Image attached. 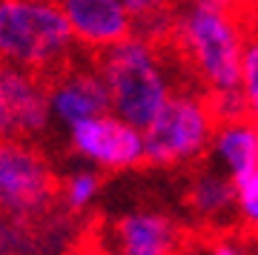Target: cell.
Segmentation results:
<instances>
[{"label":"cell","instance_id":"cell-12","mask_svg":"<svg viewBox=\"0 0 258 255\" xmlns=\"http://www.w3.org/2000/svg\"><path fill=\"white\" fill-rule=\"evenodd\" d=\"M241 92L249 115L258 120V20L244 32V57H241Z\"/></svg>","mask_w":258,"mask_h":255},{"label":"cell","instance_id":"cell-4","mask_svg":"<svg viewBox=\"0 0 258 255\" xmlns=\"http://www.w3.org/2000/svg\"><path fill=\"white\" fill-rule=\"evenodd\" d=\"M215 120L204 92H172L164 109L144 129V166L175 169L192 166L210 155Z\"/></svg>","mask_w":258,"mask_h":255},{"label":"cell","instance_id":"cell-14","mask_svg":"<svg viewBox=\"0 0 258 255\" xmlns=\"http://www.w3.org/2000/svg\"><path fill=\"white\" fill-rule=\"evenodd\" d=\"M98 186H101V178H98V175H92V172L72 175L69 181H63V207L69 212L83 210V207L95 198Z\"/></svg>","mask_w":258,"mask_h":255},{"label":"cell","instance_id":"cell-8","mask_svg":"<svg viewBox=\"0 0 258 255\" xmlns=\"http://www.w3.org/2000/svg\"><path fill=\"white\" fill-rule=\"evenodd\" d=\"M49 92H52V112L69 126L78 120L112 112L109 86H106L103 72L98 69L95 49H89V46H86V55L81 49L75 52V60L52 83Z\"/></svg>","mask_w":258,"mask_h":255},{"label":"cell","instance_id":"cell-5","mask_svg":"<svg viewBox=\"0 0 258 255\" xmlns=\"http://www.w3.org/2000/svg\"><path fill=\"white\" fill-rule=\"evenodd\" d=\"M63 181L32 141L0 138V210L18 221L43 227L55 221Z\"/></svg>","mask_w":258,"mask_h":255},{"label":"cell","instance_id":"cell-11","mask_svg":"<svg viewBox=\"0 0 258 255\" xmlns=\"http://www.w3.org/2000/svg\"><path fill=\"white\" fill-rule=\"evenodd\" d=\"M215 149L224 155L232 181L247 178L258 169V123L255 120H230L215 129Z\"/></svg>","mask_w":258,"mask_h":255},{"label":"cell","instance_id":"cell-6","mask_svg":"<svg viewBox=\"0 0 258 255\" xmlns=\"http://www.w3.org/2000/svg\"><path fill=\"white\" fill-rule=\"evenodd\" d=\"M52 92L29 66L0 57V138L35 141L49 126Z\"/></svg>","mask_w":258,"mask_h":255},{"label":"cell","instance_id":"cell-7","mask_svg":"<svg viewBox=\"0 0 258 255\" xmlns=\"http://www.w3.org/2000/svg\"><path fill=\"white\" fill-rule=\"evenodd\" d=\"M103 232L112 255H192L201 244L195 227H184L164 212H132Z\"/></svg>","mask_w":258,"mask_h":255},{"label":"cell","instance_id":"cell-13","mask_svg":"<svg viewBox=\"0 0 258 255\" xmlns=\"http://www.w3.org/2000/svg\"><path fill=\"white\" fill-rule=\"evenodd\" d=\"M178 3L227 12L230 18H235V23L241 26V32H247V29L258 20V0H178Z\"/></svg>","mask_w":258,"mask_h":255},{"label":"cell","instance_id":"cell-2","mask_svg":"<svg viewBox=\"0 0 258 255\" xmlns=\"http://www.w3.org/2000/svg\"><path fill=\"white\" fill-rule=\"evenodd\" d=\"M98 69L106 78L112 95V112L141 132L155 120L169 98V75L155 46L132 35L106 49H95Z\"/></svg>","mask_w":258,"mask_h":255},{"label":"cell","instance_id":"cell-15","mask_svg":"<svg viewBox=\"0 0 258 255\" xmlns=\"http://www.w3.org/2000/svg\"><path fill=\"white\" fill-rule=\"evenodd\" d=\"M207 246H210V252L212 255H244L241 252V244L235 241V238L227 232V235H221V238H212V241H207Z\"/></svg>","mask_w":258,"mask_h":255},{"label":"cell","instance_id":"cell-9","mask_svg":"<svg viewBox=\"0 0 258 255\" xmlns=\"http://www.w3.org/2000/svg\"><path fill=\"white\" fill-rule=\"evenodd\" d=\"M72 146L103 169H126L144 158V135L138 126L106 115L72 123Z\"/></svg>","mask_w":258,"mask_h":255},{"label":"cell","instance_id":"cell-1","mask_svg":"<svg viewBox=\"0 0 258 255\" xmlns=\"http://www.w3.org/2000/svg\"><path fill=\"white\" fill-rule=\"evenodd\" d=\"M75 32L57 0H0V57L52 83L75 60Z\"/></svg>","mask_w":258,"mask_h":255},{"label":"cell","instance_id":"cell-10","mask_svg":"<svg viewBox=\"0 0 258 255\" xmlns=\"http://www.w3.org/2000/svg\"><path fill=\"white\" fill-rule=\"evenodd\" d=\"M75 37L89 49H106L135 35V20L123 0H57Z\"/></svg>","mask_w":258,"mask_h":255},{"label":"cell","instance_id":"cell-3","mask_svg":"<svg viewBox=\"0 0 258 255\" xmlns=\"http://www.w3.org/2000/svg\"><path fill=\"white\" fill-rule=\"evenodd\" d=\"M175 43L207 92L241 89L244 32L227 12L207 6H184L175 20Z\"/></svg>","mask_w":258,"mask_h":255}]
</instances>
